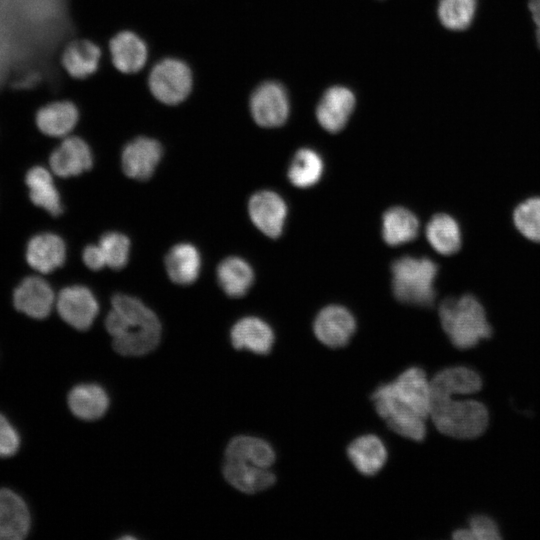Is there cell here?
I'll list each match as a JSON object with an SVG mask.
<instances>
[{"instance_id":"8","label":"cell","mask_w":540,"mask_h":540,"mask_svg":"<svg viewBox=\"0 0 540 540\" xmlns=\"http://www.w3.org/2000/svg\"><path fill=\"white\" fill-rule=\"evenodd\" d=\"M32 529L33 514L25 497L0 486V540H28Z\"/></svg>"},{"instance_id":"7","label":"cell","mask_w":540,"mask_h":540,"mask_svg":"<svg viewBox=\"0 0 540 540\" xmlns=\"http://www.w3.org/2000/svg\"><path fill=\"white\" fill-rule=\"evenodd\" d=\"M249 107L254 121L259 126L278 127L283 125L289 116V97L282 84L266 81L252 92Z\"/></svg>"},{"instance_id":"24","label":"cell","mask_w":540,"mask_h":540,"mask_svg":"<svg viewBox=\"0 0 540 540\" xmlns=\"http://www.w3.org/2000/svg\"><path fill=\"white\" fill-rule=\"evenodd\" d=\"M275 459V451L272 446L267 441L254 436H237L233 438L225 451V460L263 468H270Z\"/></svg>"},{"instance_id":"35","label":"cell","mask_w":540,"mask_h":540,"mask_svg":"<svg viewBox=\"0 0 540 540\" xmlns=\"http://www.w3.org/2000/svg\"><path fill=\"white\" fill-rule=\"evenodd\" d=\"M473 540H499L501 535L492 518L485 515H476L469 520V527Z\"/></svg>"},{"instance_id":"15","label":"cell","mask_w":540,"mask_h":540,"mask_svg":"<svg viewBox=\"0 0 540 540\" xmlns=\"http://www.w3.org/2000/svg\"><path fill=\"white\" fill-rule=\"evenodd\" d=\"M113 66L123 74H134L144 68L148 60V47L135 32L123 30L109 41Z\"/></svg>"},{"instance_id":"34","label":"cell","mask_w":540,"mask_h":540,"mask_svg":"<svg viewBox=\"0 0 540 540\" xmlns=\"http://www.w3.org/2000/svg\"><path fill=\"white\" fill-rule=\"evenodd\" d=\"M22 447V435L16 424L0 411V460L15 457Z\"/></svg>"},{"instance_id":"20","label":"cell","mask_w":540,"mask_h":540,"mask_svg":"<svg viewBox=\"0 0 540 540\" xmlns=\"http://www.w3.org/2000/svg\"><path fill=\"white\" fill-rule=\"evenodd\" d=\"M66 257L63 240L54 234L45 233L33 237L27 246L28 264L41 273H50L62 266Z\"/></svg>"},{"instance_id":"25","label":"cell","mask_w":540,"mask_h":540,"mask_svg":"<svg viewBox=\"0 0 540 540\" xmlns=\"http://www.w3.org/2000/svg\"><path fill=\"white\" fill-rule=\"evenodd\" d=\"M165 266L174 283L192 284L197 279L201 267L199 252L191 244H177L166 255Z\"/></svg>"},{"instance_id":"12","label":"cell","mask_w":540,"mask_h":540,"mask_svg":"<svg viewBox=\"0 0 540 540\" xmlns=\"http://www.w3.org/2000/svg\"><path fill=\"white\" fill-rule=\"evenodd\" d=\"M354 93L344 86H333L325 91L316 108V118L330 133L342 130L355 108Z\"/></svg>"},{"instance_id":"30","label":"cell","mask_w":540,"mask_h":540,"mask_svg":"<svg viewBox=\"0 0 540 540\" xmlns=\"http://www.w3.org/2000/svg\"><path fill=\"white\" fill-rule=\"evenodd\" d=\"M323 172L320 155L310 149H299L288 169V179L296 187L307 188L318 182Z\"/></svg>"},{"instance_id":"37","label":"cell","mask_w":540,"mask_h":540,"mask_svg":"<svg viewBox=\"0 0 540 540\" xmlns=\"http://www.w3.org/2000/svg\"><path fill=\"white\" fill-rule=\"evenodd\" d=\"M40 75L36 72L23 75L18 78L13 84L17 89H30L39 83Z\"/></svg>"},{"instance_id":"17","label":"cell","mask_w":540,"mask_h":540,"mask_svg":"<svg viewBox=\"0 0 540 540\" xmlns=\"http://www.w3.org/2000/svg\"><path fill=\"white\" fill-rule=\"evenodd\" d=\"M101 56V48L96 43L88 39H77L65 46L60 62L69 76L83 80L98 70Z\"/></svg>"},{"instance_id":"4","label":"cell","mask_w":540,"mask_h":540,"mask_svg":"<svg viewBox=\"0 0 540 540\" xmlns=\"http://www.w3.org/2000/svg\"><path fill=\"white\" fill-rule=\"evenodd\" d=\"M439 318L444 332L458 349L472 348L492 333L483 306L472 295L442 301Z\"/></svg>"},{"instance_id":"29","label":"cell","mask_w":540,"mask_h":540,"mask_svg":"<svg viewBox=\"0 0 540 540\" xmlns=\"http://www.w3.org/2000/svg\"><path fill=\"white\" fill-rule=\"evenodd\" d=\"M426 237L430 245L443 255L456 253L461 246L458 223L444 213L436 214L430 219L426 226Z\"/></svg>"},{"instance_id":"2","label":"cell","mask_w":540,"mask_h":540,"mask_svg":"<svg viewBox=\"0 0 540 540\" xmlns=\"http://www.w3.org/2000/svg\"><path fill=\"white\" fill-rule=\"evenodd\" d=\"M371 398L376 412L393 432L417 442L425 438L431 391L423 369L408 368L394 381L378 386Z\"/></svg>"},{"instance_id":"23","label":"cell","mask_w":540,"mask_h":540,"mask_svg":"<svg viewBox=\"0 0 540 540\" xmlns=\"http://www.w3.org/2000/svg\"><path fill=\"white\" fill-rule=\"evenodd\" d=\"M71 413L81 420H96L106 412L109 399L105 390L96 384H79L67 395Z\"/></svg>"},{"instance_id":"28","label":"cell","mask_w":540,"mask_h":540,"mask_svg":"<svg viewBox=\"0 0 540 540\" xmlns=\"http://www.w3.org/2000/svg\"><path fill=\"white\" fill-rule=\"evenodd\" d=\"M26 184L31 201L52 216L62 213L60 195L53 183L51 174L43 167H33L27 172Z\"/></svg>"},{"instance_id":"38","label":"cell","mask_w":540,"mask_h":540,"mask_svg":"<svg viewBox=\"0 0 540 540\" xmlns=\"http://www.w3.org/2000/svg\"><path fill=\"white\" fill-rule=\"evenodd\" d=\"M528 7L536 27V40L540 48V0H529Z\"/></svg>"},{"instance_id":"6","label":"cell","mask_w":540,"mask_h":540,"mask_svg":"<svg viewBox=\"0 0 540 540\" xmlns=\"http://www.w3.org/2000/svg\"><path fill=\"white\" fill-rule=\"evenodd\" d=\"M148 88L153 97L165 105L185 101L193 88V74L189 65L175 57H166L152 67Z\"/></svg>"},{"instance_id":"22","label":"cell","mask_w":540,"mask_h":540,"mask_svg":"<svg viewBox=\"0 0 540 540\" xmlns=\"http://www.w3.org/2000/svg\"><path fill=\"white\" fill-rule=\"evenodd\" d=\"M223 475L230 485L248 494L266 490L276 481V476L270 468L237 461L225 460Z\"/></svg>"},{"instance_id":"19","label":"cell","mask_w":540,"mask_h":540,"mask_svg":"<svg viewBox=\"0 0 540 540\" xmlns=\"http://www.w3.org/2000/svg\"><path fill=\"white\" fill-rule=\"evenodd\" d=\"M230 338L238 350H249L255 354L266 355L272 349L274 333L271 327L257 317H244L234 324Z\"/></svg>"},{"instance_id":"18","label":"cell","mask_w":540,"mask_h":540,"mask_svg":"<svg viewBox=\"0 0 540 540\" xmlns=\"http://www.w3.org/2000/svg\"><path fill=\"white\" fill-rule=\"evenodd\" d=\"M79 119V110L70 100H56L41 106L35 114L38 129L50 137H62L71 132Z\"/></svg>"},{"instance_id":"5","label":"cell","mask_w":540,"mask_h":540,"mask_svg":"<svg viewBox=\"0 0 540 540\" xmlns=\"http://www.w3.org/2000/svg\"><path fill=\"white\" fill-rule=\"evenodd\" d=\"M438 267L429 258L403 256L391 265L395 298L409 305L429 307L436 296L434 281Z\"/></svg>"},{"instance_id":"26","label":"cell","mask_w":540,"mask_h":540,"mask_svg":"<svg viewBox=\"0 0 540 540\" xmlns=\"http://www.w3.org/2000/svg\"><path fill=\"white\" fill-rule=\"evenodd\" d=\"M419 231L417 217L403 207H392L382 217V237L386 244L398 246L414 240Z\"/></svg>"},{"instance_id":"33","label":"cell","mask_w":540,"mask_h":540,"mask_svg":"<svg viewBox=\"0 0 540 540\" xmlns=\"http://www.w3.org/2000/svg\"><path fill=\"white\" fill-rule=\"evenodd\" d=\"M106 265L114 270L123 268L129 257L130 241L118 232H108L99 241Z\"/></svg>"},{"instance_id":"10","label":"cell","mask_w":540,"mask_h":540,"mask_svg":"<svg viewBox=\"0 0 540 540\" xmlns=\"http://www.w3.org/2000/svg\"><path fill=\"white\" fill-rule=\"evenodd\" d=\"M62 320L77 330H87L98 314V303L93 293L84 286L64 288L56 300Z\"/></svg>"},{"instance_id":"32","label":"cell","mask_w":540,"mask_h":540,"mask_svg":"<svg viewBox=\"0 0 540 540\" xmlns=\"http://www.w3.org/2000/svg\"><path fill=\"white\" fill-rule=\"evenodd\" d=\"M513 221L523 236L540 242V197L529 198L520 203L514 210Z\"/></svg>"},{"instance_id":"36","label":"cell","mask_w":540,"mask_h":540,"mask_svg":"<svg viewBox=\"0 0 540 540\" xmlns=\"http://www.w3.org/2000/svg\"><path fill=\"white\" fill-rule=\"evenodd\" d=\"M83 261L91 270H100L106 265L104 254L99 245H88L83 251Z\"/></svg>"},{"instance_id":"11","label":"cell","mask_w":540,"mask_h":540,"mask_svg":"<svg viewBox=\"0 0 540 540\" xmlns=\"http://www.w3.org/2000/svg\"><path fill=\"white\" fill-rule=\"evenodd\" d=\"M248 212L254 225L266 236L278 238L282 234L287 207L275 192L263 190L253 194Z\"/></svg>"},{"instance_id":"9","label":"cell","mask_w":540,"mask_h":540,"mask_svg":"<svg viewBox=\"0 0 540 540\" xmlns=\"http://www.w3.org/2000/svg\"><path fill=\"white\" fill-rule=\"evenodd\" d=\"M356 330L351 312L340 305H329L320 310L314 323L316 338L330 348L346 346Z\"/></svg>"},{"instance_id":"14","label":"cell","mask_w":540,"mask_h":540,"mask_svg":"<svg viewBox=\"0 0 540 540\" xmlns=\"http://www.w3.org/2000/svg\"><path fill=\"white\" fill-rule=\"evenodd\" d=\"M54 301V293L49 284L37 276L25 278L13 295L15 309L36 320L49 316Z\"/></svg>"},{"instance_id":"16","label":"cell","mask_w":540,"mask_h":540,"mask_svg":"<svg viewBox=\"0 0 540 540\" xmlns=\"http://www.w3.org/2000/svg\"><path fill=\"white\" fill-rule=\"evenodd\" d=\"M49 162L56 175L70 177L89 170L93 159L87 143L79 137L71 136L52 152Z\"/></svg>"},{"instance_id":"31","label":"cell","mask_w":540,"mask_h":540,"mask_svg":"<svg viewBox=\"0 0 540 540\" xmlns=\"http://www.w3.org/2000/svg\"><path fill=\"white\" fill-rule=\"evenodd\" d=\"M476 9V0H439L437 14L445 28L461 31L471 25Z\"/></svg>"},{"instance_id":"39","label":"cell","mask_w":540,"mask_h":540,"mask_svg":"<svg viewBox=\"0 0 540 540\" xmlns=\"http://www.w3.org/2000/svg\"><path fill=\"white\" fill-rule=\"evenodd\" d=\"M452 538L455 540H473V536L468 528H461L454 531Z\"/></svg>"},{"instance_id":"3","label":"cell","mask_w":540,"mask_h":540,"mask_svg":"<svg viewBox=\"0 0 540 540\" xmlns=\"http://www.w3.org/2000/svg\"><path fill=\"white\" fill-rule=\"evenodd\" d=\"M113 338V348L124 356H141L152 351L161 337V324L155 313L137 298L117 294L105 319Z\"/></svg>"},{"instance_id":"21","label":"cell","mask_w":540,"mask_h":540,"mask_svg":"<svg viewBox=\"0 0 540 540\" xmlns=\"http://www.w3.org/2000/svg\"><path fill=\"white\" fill-rule=\"evenodd\" d=\"M347 455L354 467L365 476L377 474L387 460V449L376 435H362L347 448Z\"/></svg>"},{"instance_id":"1","label":"cell","mask_w":540,"mask_h":540,"mask_svg":"<svg viewBox=\"0 0 540 540\" xmlns=\"http://www.w3.org/2000/svg\"><path fill=\"white\" fill-rule=\"evenodd\" d=\"M482 388L480 375L466 366H453L436 373L430 380L429 418L437 430L456 439H474L484 433L489 414L474 399H455V394L471 395Z\"/></svg>"},{"instance_id":"27","label":"cell","mask_w":540,"mask_h":540,"mask_svg":"<svg viewBox=\"0 0 540 540\" xmlns=\"http://www.w3.org/2000/svg\"><path fill=\"white\" fill-rule=\"evenodd\" d=\"M217 279L222 290L230 297L244 296L252 286L254 274L250 265L238 257L224 259L217 268Z\"/></svg>"},{"instance_id":"13","label":"cell","mask_w":540,"mask_h":540,"mask_svg":"<svg viewBox=\"0 0 540 540\" xmlns=\"http://www.w3.org/2000/svg\"><path fill=\"white\" fill-rule=\"evenodd\" d=\"M162 157V146L152 138L137 137L123 149L121 161L124 173L136 180L149 179Z\"/></svg>"}]
</instances>
